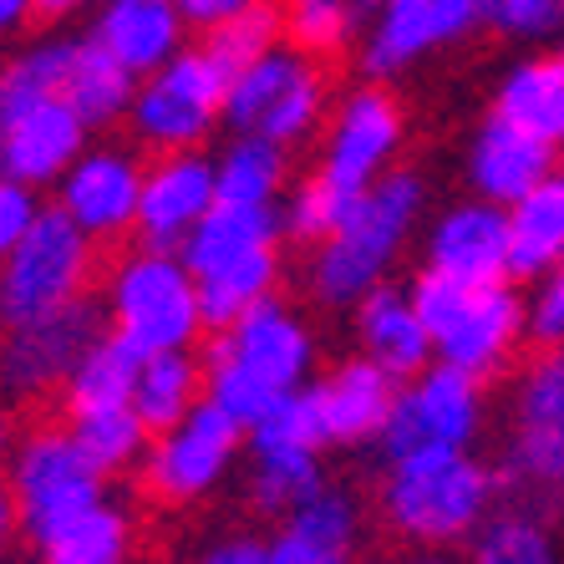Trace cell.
<instances>
[{
    "mask_svg": "<svg viewBox=\"0 0 564 564\" xmlns=\"http://www.w3.org/2000/svg\"><path fill=\"white\" fill-rule=\"evenodd\" d=\"M422 188L417 173L392 169L377 188L356 198L346 209L341 229L311 254V295L321 305H361L371 290L387 285V270L397 264V254L408 250V239L422 224Z\"/></svg>",
    "mask_w": 564,
    "mask_h": 564,
    "instance_id": "obj_1",
    "label": "cell"
},
{
    "mask_svg": "<svg viewBox=\"0 0 564 564\" xmlns=\"http://www.w3.org/2000/svg\"><path fill=\"white\" fill-rule=\"evenodd\" d=\"M499 478L473 453H412L381 484V519L412 544H453L484 529Z\"/></svg>",
    "mask_w": 564,
    "mask_h": 564,
    "instance_id": "obj_2",
    "label": "cell"
},
{
    "mask_svg": "<svg viewBox=\"0 0 564 564\" xmlns=\"http://www.w3.org/2000/svg\"><path fill=\"white\" fill-rule=\"evenodd\" d=\"M408 301L417 311V321L427 326V336H433L437 367H453L473 381L494 377L519 346V336L529 330V305L509 285L473 290L422 270L408 285Z\"/></svg>",
    "mask_w": 564,
    "mask_h": 564,
    "instance_id": "obj_3",
    "label": "cell"
},
{
    "mask_svg": "<svg viewBox=\"0 0 564 564\" xmlns=\"http://www.w3.org/2000/svg\"><path fill=\"white\" fill-rule=\"evenodd\" d=\"M107 311H112V336L143 361L188 351L204 330L198 280L188 275V264L178 254L158 250H132L112 264Z\"/></svg>",
    "mask_w": 564,
    "mask_h": 564,
    "instance_id": "obj_4",
    "label": "cell"
},
{
    "mask_svg": "<svg viewBox=\"0 0 564 564\" xmlns=\"http://www.w3.org/2000/svg\"><path fill=\"white\" fill-rule=\"evenodd\" d=\"M87 280H93V239L52 204L41 209L36 229L15 245L11 260H0V321L6 330H21L72 311L87 301Z\"/></svg>",
    "mask_w": 564,
    "mask_h": 564,
    "instance_id": "obj_5",
    "label": "cell"
},
{
    "mask_svg": "<svg viewBox=\"0 0 564 564\" xmlns=\"http://www.w3.org/2000/svg\"><path fill=\"white\" fill-rule=\"evenodd\" d=\"M6 484H11V494H15L21 529H26L31 544H46V539L62 534L72 519L93 513L97 503H107L102 473L82 453L72 427H36V433L21 437V447L11 453Z\"/></svg>",
    "mask_w": 564,
    "mask_h": 564,
    "instance_id": "obj_6",
    "label": "cell"
},
{
    "mask_svg": "<svg viewBox=\"0 0 564 564\" xmlns=\"http://www.w3.org/2000/svg\"><path fill=\"white\" fill-rule=\"evenodd\" d=\"M326 112V77L315 72L311 56L275 46V52L239 72L224 97V122L235 138H264L275 148H295L321 128Z\"/></svg>",
    "mask_w": 564,
    "mask_h": 564,
    "instance_id": "obj_7",
    "label": "cell"
},
{
    "mask_svg": "<svg viewBox=\"0 0 564 564\" xmlns=\"http://www.w3.org/2000/svg\"><path fill=\"white\" fill-rule=\"evenodd\" d=\"M224 97H229V77L209 62L204 46H188L158 77L138 82V102H132L128 122L138 143H148L158 158L198 153V143L224 118Z\"/></svg>",
    "mask_w": 564,
    "mask_h": 564,
    "instance_id": "obj_8",
    "label": "cell"
},
{
    "mask_svg": "<svg viewBox=\"0 0 564 564\" xmlns=\"http://www.w3.org/2000/svg\"><path fill=\"white\" fill-rule=\"evenodd\" d=\"M484 381L433 361L417 381L397 392L392 422L381 433V453L392 463L412 458V453H433V447L468 453V443L484 433Z\"/></svg>",
    "mask_w": 564,
    "mask_h": 564,
    "instance_id": "obj_9",
    "label": "cell"
},
{
    "mask_svg": "<svg viewBox=\"0 0 564 564\" xmlns=\"http://www.w3.org/2000/svg\"><path fill=\"white\" fill-rule=\"evenodd\" d=\"M245 427L224 417L214 402H198L173 433L153 437L143 458V494L158 503H198L235 468Z\"/></svg>",
    "mask_w": 564,
    "mask_h": 564,
    "instance_id": "obj_10",
    "label": "cell"
},
{
    "mask_svg": "<svg viewBox=\"0 0 564 564\" xmlns=\"http://www.w3.org/2000/svg\"><path fill=\"white\" fill-rule=\"evenodd\" d=\"M402 107L387 87H356L341 102V112L330 118L326 153H321V178L330 188H341L346 198H361L392 173V158L402 148Z\"/></svg>",
    "mask_w": 564,
    "mask_h": 564,
    "instance_id": "obj_11",
    "label": "cell"
},
{
    "mask_svg": "<svg viewBox=\"0 0 564 564\" xmlns=\"http://www.w3.org/2000/svg\"><path fill=\"white\" fill-rule=\"evenodd\" d=\"M509 468L529 488L564 494V346L539 351L513 387Z\"/></svg>",
    "mask_w": 564,
    "mask_h": 564,
    "instance_id": "obj_12",
    "label": "cell"
},
{
    "mask_svg": "<svg viewBox=\"0 0 564 564\" xmlns=\"http://www.w3.org/2000/svg\"><path fill=\"white\" fill-rule=\"evenodd\" d=\"M478 26H484L478 0H387L381 11H371L367 41H361V72L377 82L397 77Z\"/></svg>",
    "mask_w": 564,
    "mask_h": 564,
    "instance_id": "obj_13",
    "label": "cell"
},
{
    "mask_svg": "<svg viewBox=\"0 0 564 564\" xmlns=\"http://www.w3.org/2000/svg\"><path fill=\"white\" fill-rule=\"evenodd\" d=\"M102 305L82 301L62 315H46L36 326L6 330L0 346V387L11 397H41L46 387H66L72 371L82 367V356L102 341Z\"/></svg>",
    "mask_w": 564,
    "mask_h": 564,
    "instance_id": "obj_14",
    "label": "cell"
},
{
    "mask_svg": "<svg viewBox=\"0 0 564 564\" xmlns=\"http://www.w3.org/2000/svg\"><path fill=\"white\" fill-rule=\"evenodd\" d=\"M143 163L128 148H87L77 169L56 184V209L93 239H122L138 229V204H143Z\"/></svg>",
    "mask_w": 564,
    "mask_h": 564,
    "instance_id": "obj_15",
    "label": "cell"
},
{
    "mask_svg": "<svg viewBox=\"0 0 564 564\" xmlns=\"http://www.w3.org/2000/svg\"><path fill=\"white\" fill-rule=\"evenodd\" d=\"M219 204L214 184V158L204 153H173L153 158L143 173V204H138V239L143 250L178 254L198 224Z\"/></svg>",
    "mask_w": 564,
    "mask_h": 564,
    "instance_id": "obj_16",
    "label": "cell"
},
{
    "mask_svg": "<svg viewBox=\"0 0 564 564\" xmlns=\"http://www.w3.org/2000/svg\"><path fill=\"white\" fill-rule=\"evenodd\" d=\"M219 356H229L239 371H250L264 392H301L311 387V367H315V336L301 315L290 311L285 301H264L260 311H250L235 330H224Z\"/></svg>",
    "mask_w": 564,
    "mask_h": 564,
    "instance_id": "obj_17",
    "label": "cell"
},
{
    "mask_svg": "<svg viewBox=\"0 0 564 564\" xmlns=\"http://www.w3.org/2000/svg\"><path fill=\"white\" fill-rule=\"evenodd\" d=\"M427 264L433 275H447L458 285L488 290V285H509V214L468 198L453 204L427 224Z\"/></svg>",
    "mask_w": 564,
    "mask_h": 564,
    "instance_id": "obj_18",
    "label": "cell"
},
{
    "mask_svg": "<svg viewBox=\"0 0 564 564\" xmlns=\"http://www.w3.org/2000/svg\"><path fill=\"white\" fill-rule=\"evenodd\" d=\"M554 148L539 143L534 132L513 128L509 118H484V128L473 132L468 143V184L473 194L494 204V209H513V204H524L534 188H544L554 178Z\"/></svg>",
    "mask_w": 564,
    "mask_h": 564,
    "instance_id": "obj_19",
    "label": "cell"
},
{
    "mask_svg": "<svg viewBox=\"0 0 564 564\" xmlns=\"http://www.w3.org/2000/svg\"><path fill=\"white\" fill-rule=\"evenodd\" d=\"M82 153H87V122L66 102H46L0 132V178H15L26 188L62 184Z\"/></svg>",
    "mask_w": 564,
    "mask_h": 564,
    "instance_id": "obj_20",
    "label": "cell"
},
{
    "mask_svg": "<svg viewBox=\"0 0 564 564\" xmlns=\"http://www.w3.org/2000/svg\"><path fill=\"white\" fill-rule=\"evenodd\" d=\"M184 15L173 0H107L87 36L118 56L138 82L158 77L173 56H184Z\"/></svg>",
    "mask_w": 564,
    "mask_h": 564,
    "instance_id": "obj_21",
    "label": "cell"
},
{
    "mask_svg": "<svg viewBox=\"0 0 564 564\" xmlns=\"http://www.w3.org/2000/svg\"><path fill=\"white\" fill-rule=\"evenodd\" d=\"M356 341H361L367 361H377V367L392 381H402V387L417 381L437 356L427 326H422L417 311H412L408 290H397V285L371 290L367 301L356 305Z\"/></svg>",
    "mask_w": 564,
    "mask_h": 564,
    "instance_id": "obj_22",
    "label": "cell"
},
{
    "mask_svg": "<svg viewBox=\"0 0 564 564\" xmlns=\"http://www.w3.org/2000/svg\"><path fill=\"white\" fill-rule=\"evenodd\" d=\"M361 539V509L346 488H321L270 539V564H351Z\"/></svg>",
    "mask_w": 564,
    "mask_h": 564,
    "instance_id": "obj_23",
    "label": "cell"
},
{
    "mask_svg": "<svg viewBox=\"0 0 564 564\" xmlns=\"http://www.w3.org/2000/svg\"><path fill=\"white\" fill-rule=\"evenodd\" d=\"M397 392H402V381H392L367 356H351L336 371H326L321 377V402H326L330 443H381L397 408Z\"/></svg>",
    "mask_w": 564,
    "mask_h": 564,
    "instance_id": "obj_24",
    "label": "cell"
},
{
    "mask_svg": "<svg viewBox=\"0 0 564 564\" xmlns=\"http://www.w3.org/2000/svg\"><path fill=\"white\" fill-rule=\"evenodd\" d=\"M285 235L280 224V209H245V204H214L209 219L198 224L188 245L178 250V260L188 264V275L204 280L214 275L219 264H235L245 254L275 250V239Z\"/></svg>",
    "mask_w": 564,
    "mask_h": 564,
    "instance_id": "obj_25",
    "label": "cell"
},
{
    "mask_svg": "<svg viewBox=\"0 0 564 564\" xmlns=\"http://www.w3.org/2000/svg\"><path fill=\"white\" fill-rule=\"evenodd\" d=\"M494 112L509 118L513 128L534 132L539 143H550L560 153L564 148V62L560 56H524V62H513L499 82Z\"/></svg>",
    "mask_w": 564,
    "mask_h": 564,
    "instance_id": "obj_26",
    "label": "cell"
},
{
    "mask_svg": "<svg viewBox=\"0 0 564 564\" xmlns=\"http://www.w3.org/2000/svg\"><path fill=\"white\" fill-rule=\"evenodd\" d=\"M62 102L93 128H112V122L132 118V102H138V77L118 56L97 46L93 36H77V52H72V72H66Z\"/></svg>",
    "mask_w": 564,
    "mask_h": 564,
    "instance_id": "obj_27",
    "label": "cell"
},
{
    "mask_svg": "<svg viewBox=\"0 0 564 564\" xmlns=\"http://www.w3.org/2000/svg\"><path fill=\"white\" fill-rule=\"evenodd\" d=\"M509 214V280H544L564 264V173L513 204Z\"/></svg>",
    "mask_w": 564,
    "mask_h": 564,
    "instance_id": "obj_28",
    "label": "cell"
},
{
    "mask_svg": "<svg viewBox=\"0 0 564 564\" xmlns=\"http://www.w3.org/2000/svg\"><path fill=\"white\" fill-rule=\"evenodd\" d=\"M138 371H143V356H132L128 346L107 330L93 351L82 356V367L72 371V381L62 387V408L66 422L77 417H97V412H122L132 408V392H138Z\"/></svg>",
    "mask_w": 564,
    "mask_h": 564,
    "instance_id": "obj_29",
    "label": "cell"
},
{
    "mask_svg": "<svg viewBox=\"0 0 564 564\" xmlns=\"http://www.w3.org/2000/svg\"><path fill=\"white\" fill-rule=\"evenodd\" d=\"M72 36H41L36 46L15 52L11 62L0 66V132L11 128L15 118H26L46 102H62L66 72H72Z\"/></svg>",
    "mask_w": 564,
    "mask_h": 564,
    "instance_id": "obj_30",
    "label": "cell"
},
{
    "mask_svg": "<svg viewBox=\"0 0 564 564\" xmlns=\"http://www.w3.org/2000/svg\"><path fill=\"white\" fill-rule=\"evenodd\" d=\"M280 285V254L260 250L245 254L235 264H219L214 275L198 280V311H204V330H235L250 311H260L264 301H275Z\"/></svg>",
    "mask_w": 564,
    "mask_h": 564,
    "instance_id": "obj_31",
    "label": "cell"
},
{
    "mask_svg": "<svg viewBox=\"0 0 564 564\" xmlns=\"http://www.w3.org/2000/svg\"><path fill=\"white\" fill-rule=\"evenodd\" d=\"M290 178V153L264 138H229L214 153V184L219 204H245V209H275V194Z\"/></svg>",
    "mask_w": 564,
    "mask_h": 564,
    "instance_id": "obj_32",
    "label": "cell"
},
{
    "mask_svg": "<svg viewBox=\"0 0 564 564\" xmlns=\"http://www.w3.org/2000/svg\"><path fill=\"white\" fill-rule=\"evenodd\" d=\"M198 402H204V367H198L188 351L143 361V371H138V392H132V412L143 417V427L153 437L173 433Z\"/></svg>",
    "mask_w": 564,
    "mask_h": 564,
    "instance_id": "obj_33",
    "label": "cell"
},
{
    "mask_svg": "<svg viewBox=\"0 0 564 564\" xmlns=\"http://www.w3.org/2000/svg\"><path fill=\"white\" fill-rule=\"evenodd\" d=\"M46 564H128L132 560V513L122 503H97L62 534L41 544Z\"/></svg>",
    "mask_w": 564,
    "mask_h": 564,
    "instance_id": "obj_34",
    "label": "cell"
},
{
    "mask_svg": "<svg viewBox=\"0 0 564 564\" xmlns=\"http://www.w3.org/2000/svg\"><path fill=\"white\" fill-rule=\"evenodd\" d=\"M326 473H321V458L315 453H254L250 468V503L270 519H290L295 509L321 494Z\"/></svg>",
    "mask_w": 564,
    "mask_h": 564,
    "instance_id": "obj_35",
    "label": "cell"
},
{
    "mask_svg": "<svg viewBox=\"0 0 564 564\" xmlns=\"http://www.w3.org/2000/svg\"><path fill=\"white\" fill-rule=\"evenodd\" d=\"M326 443H330V422H326V402H321V381H311L301 392H285L250 433L254 453H315L321 458Z\"/></svg>",
    "mask_w": 564,
    "mask_h": 564,
    "instance_id": "obj_36",
    "label": "cell"
},
{
    "mask_svg": "<svg viewBox=\"0 0 564 564\" xmlns=\"http://www.w3.org/2000/svg\"><path fill=\"white\" fill-rule=\"evenodd\" d=\"M72 437L82 443V453L93 458V468L102 473H128V468H143L148 447H153V433L143 427V417L132 408L122 412H97V417H77L66 422Z\"/></svg>",
    "mask_w": 564,
    "mask_h": 564,
    "instance_id": "obj_37",
    "label": "cell"
},
{
    "mask_svg": "<svg viewBox=\"0 0 564 564\" xmlns=\"http://www.w3.org/2000/svg\"><path fill=\"white\" fill-rule=\"evenodd\" d=\"M473 564H554V534L529 509L488 513L473 534Z\"/></svg>",
    "mask_w": 564,
    "mask_h": 564,
    "instance_id": "obj_38",
    "label": "cell"
},
{
    "mask_svg": "<svg viewBox=\"0 0 564 564\" xmlns=\"http://www.w3.org/2000/svg\"><path fill=\"white\" fill-rule=\"evenodd\" d=\"M280 11L275 6H260V0H250L245 6V15L239 21H229L224 31H214V36H204V52H209V62L219 66L224 77L235 82L239 72H250L254 62H264V56L280 46Z\"/></svg>",
    "mask_w": 564,
    "mask_h": 564,
    "instance_id": "obj_39",
    "label": "cell"
},
{
    "mask_svg": "<svg viewBox=\"0 0 564 564\" xmlns=\"http://www.w3.org/2000/svg\"><path fill=\"white\" fill-rule=\"evenodd\" d=\"M356 21H361V11L346 6V0H295V6H285V15H280L290 52L311 56V62L315 56L341 52L346 41L356 36Z\"/></svg>",
    "mask_w": 564,
    "mask_h": 564,
    "instance_id": "obj_40",
    "label": "cell"
},
{
    "mask_svg": "<svg viewBox=\"0 0 564 564\" xmlns=\"http://www.w3.org/2000/svg\"><path fill=\"white\" fill-rule=\"evenodd\" d=\"M356 198H346L341 188H330L321 173H311V178H301V184L290 188L285 209H280V224H285L290 239H301V245H326L336 229H341L346 209H351Z\"/></svg>",
    "mask_w": 564,
    "mask_h": 564,
    "instance_id": "obj_41",
    "label": "cell"
},
{
    "mask_svg": "<svg viewBox=\"0 0 564 564\" xmlns=\"http://www.w3.org/2000/svg\"><path fill=\"white\" fill-rule=\"evenodd\" d=\"M484 26H494L503 41H560L564 36V0H488L484 6Z\"/></svg>",
    "mask_w": 564,
    "mask_h": 564,
    "instance_id": "obj_42",
    "label": "cell"
},
{
    "mask_svg": "<svg viewBox=\"0 0 564 564\" xmlns=\"http://www.w3.org/2000/svg\"><path fill=\"white\" fill-rule=\"evenodd\" d=\"M36 219H41L36 188L15 184V178H0V260H11L15 245L36 229Z\"/></svg>",
    "mask_w": 564,
    "mask_h": 564,
    "instance_id": "obj_43",
    "label": "cell"
},
{
    "mask_svg": "<svg viewBox=\"0 0 564 564\" xmlns=\"http://www.w3.org/2000/svg\"><path fill=\"white\" fill-rule=\"evenodd\" d=\"M529 336H534L544 351H550V346H564V264L554 275L539 280L534 301H529Z\"/></svg>",
    "mask_w": 564,
    "mask_h": 564,
    "instance_id": "obj_44",
    "label": "cell"
},
{
    "mask_svg": "<svg viewBox=\"0 0 564 564\" xmlns=\"http://www.w3.org/2000/svg\"><path fill=\"white\" fill-rule=\"evenodd\" d=\"M245 6H250V0H178V15H184L188 31L214 36V31H224L229 21H239V15H245Z\"/></svg>",
    "mask_w": 564,
    "mask_h": 564,
    "instance_id": "obj_45",
    "label": "cell"
},
{
    "mask_svg": "<svg viewBox=\"0 0 564 564\" xmlns=\"http://www.w3.org/2000/svg\"><path fill=\"white\" fill-rule=\"evenodd\" d=\"M198 564H270V544L235 534V539H219V544H214Z\"/></svg>",
    "mask_w": 564,
    "mask_h": 564,
    "instance_id": "obj_46",
    "label": "cell"
},
{
    "mask_svg": "<svg viewBox=\"0 0 564 564\" xmlns=\"http://www.w3.org/2000/svg\"><path fill=\"white\" fill-rule=\"evenodd\" d=\"M31 15H36V11H31L26 0H0V36H11V31H21V26L31 21Z\"/></svg>",
    "mask_w": 564,
    "mask_h": 564,
    "instance_id": "obj_47",
    "label": "cell"
},
{
    "mask_svg": "<svg viewBox=\"0 0 564 564\" xmlns=\"http://www.w3.org/2000/svg\"><path fill=\"white\" fill-rule=\"evenodd\" d=\"M21 524V509H15V494H11V484L0 478V544L11 539V529Z\"/></svg>",
    "mask_w": 564,
    "mask_h": 564,
    "instance_id": "obj_48",
    "label": "cell"
},
{
    "mask_svg": "<svg viewBox=\"0 0 564 564\" xmlns=\"http://www.w3.org/2000/svg\"><path fill=\"white\" fill-rule=\"evenodd\" d=\"M6 447H11V417L0 412V458H6Z\"/></svg>",
    "mask_w": 564,
    "mask_h": 564,
    "instance_id": "obj_49",
    "label": "cell"
},
{
    "mask_svg": "<svg viewBox=\"0 0 564 564\" xmlns=\"http://www.w3.org/2000/svg\"><path fill=\"white\" fill-rule=\"evenodd\" d=\"M412 564H458V560H447V554H427V560H412Z\"/></svg>",
    "mask_w": 564,
    "mask_h": 564,
    "instance_id": "obj_50",
    "label": "cell"
},
{
    "mask_svg": "<svg viewBox=\"0 0 564 564\" xmlns=\"http://www.w3.org/2000/svg\"><path fill=\"white\" fill-rule=\"evenodd\" d=\"M554 56H560V62H564V36H560V52H554Z\"/></svg>",
    "mask_w": 564,
    "mask_h": 564,
    "instance_id": "obj_51",
    "label": "cell"
}]
</instances>
